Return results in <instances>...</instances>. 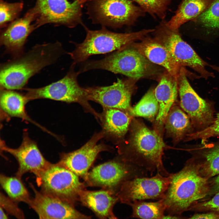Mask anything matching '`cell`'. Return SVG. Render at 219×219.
<instances>
[{
	"mask_svg": "<svg viewBox=\"0 0 219 219\" xmlns=\"http://www.w3.org/2000/svg\"><path fill=\"white\" fill-rule=\"evenodd\" d=\"M165 145L155 131L140 122L133 124L130 144L123 153L124 160L152 173L166 176L171 174L164 166L162 157Z\"/></svg>",
	"mask_w": 219,
	"mask_h": 219,
	"instance_id": "3",
	"label": "cell"
},
{
	"mask_svg": "<svg viewBox=\"0 0 219 219\" xmlns=\"http://www.w3.org/2000/svg\"><path fill=\"white\" fill-rule=\"evenodd\" d=\"M132 207L131 216L141 219H162L166 210L162 199L155 202L136 200L128 204Z\"/></svg>",
	"mask_w": 219,
	"mask_h": 219,
	"instance_id": "28",
	"label": "cell"
},
{
	"mask_svg": "<svg viewBox=\"0 0 219 219\" xmlns=\"http://www.w3.org/2000/svg\"><path fill=\"white\" fill-rule=\"evenodd\" d=\"M0 205L8 214L18 219H24L25 216L23 211L18 207V203L1 192Z\"/></svg>",
	"mask_w": 219,
	"mask_h": 219,
	"instance_id": "35",
	"label": "cell"
},
{
	"mask_svg": "<svg viewBox=\"0 0 219 219\" xmlns=\"http://www.w3.org/2000/svg\"><path fill=\"white\" fill-rule=\"evenodd\" d=\"M1 149L13 155L18 162L19 167L16 176L21 178L26 173H33L36 176L51 164L46 160L39 150L37 144L28 136L23 134L21 144L16 148H10L2 141Z\"/></svg>",
	"mask_w": 219,
	"mask_h": 219,
	"instance_id": "14",
	"label": "cell"
},
{
	"mask_svg": "<svg viewBox=\"0 0 219 219\" xmlns=\"http://www.w3.org/2000/svg\"><path fill=\"white\" fill-rule=\"evenodd\" d=\"M170 176H165L157 172L151 177H136L127 180L122 183L119 198L127 204L136 200L162 199L169 186Z\"/></svg>",
	"mask_w": 219,
	"mask_h": 219,
	"instance_id": "12",
	"label": "cell"
},
{
	"mask_svg": "<svg viewBox=\"0 0 219 219\" xmlns=\"http://www.w3.org/2000/svg\"><path fill=\"white\" fill-rule=\"evenodd\" d=\"M189 219H219V212L210 211L204 212H195Z\"/></svg>",
	"mask_w": 219,
	"mask_h": 219,
	"instance_id": "37",
	"label": "cell"
},
{
	"mask_svg": "<svg viewBox=\"0 0 219 219\" xmlns=\"http://www.w3.org/2000/svg\"><path fill=\"white\" fill-rule=\"evenodd\" d=\"M78 196L82 204L99 217L116 218L113 213L112 209L117 200L109 191L82 190Z\"/></svg>",
	"mask_w": 219,
	"mask_h": 219,
	"instance_id": "22",
	"label": "cell"
},
{
	"mask_svg": "<svg viewBox=\"0 0 219 219\" xmlns=\"http://www.w3.org/2000/svg\"><path fill=\"white\" fill-rule=\"evenodd\" d=\"M209 191L206 197L204 199L210 198L219 192V174L208 179Z\"/></svg>",
	"mask_w": 219,
	"mask_h": 219,
	"instance_id": "36",
	"label": "cell"
},
{
	"mask_svg": "<svg viewBox=\"0 0 219 219\" xmlns=\"http://www.w3.org/2000/svg\"><path fill=\"white\" fill-rule=\"evenodd\" d=\"M219 136V113L216 114L213 122L209 126L202 130L195 131L188 135L185 141L200 139L201 143L206 142L210 138Z\"/></svg>",
	"mask_w": 219,
	"mask_h": 219,
	"instance_id": "33",
	"label": "cell"
},
{
	"mask_svg": "<svg viewBox=\"0 0 219 219\" xmlns=\"http://www.w3.org/2000/svg\"><path fill=\"white\" fill-rule=\"evenodd\" d=\"M186 71L182 67L177 77L180 106L189 116L195 131L206 128L213 122L214 105L201 98L189 83Z\"/></svg>",
	"mask_w": 219,
	"mask_h": 219,
	"instance_id": "9",
	"label": "cell"
},
{
	"mask_svg": "<svg viewBox=\"0 0 219 219\" xmlns=\"http://www.w3.org/2000/svg\"><path fill=\"white\" fill-rule=\"evenodd\" d=\"M210 67L214 70L217 71L219 73V66L216 65H211Z\"/></svg>",
	"mask_w": 219,
	"mask_h": 219,
	"instance_id": "40",
	"label": "cell"
},
{
	"mask_svg": "<svg viewBox=\"0 0 219 219\" xmlns=\"http://www.w3.org/2000/svg\"><path fill=\"white\" fill-rule=\"evenodd\" d=\"M36 177L41 192L71 204L82 190L78 176L57 163H51Z\"/></svg>",
	"mask_w": 219,
	"mask_h": 219,
	"instance_id": "7",
	"label": "cell"
},
{
	"mask_svg": "<svg viewBox=\"0 0 219 219\" xmlns=\"http://www.w3.org/2000/svg\"><path fill=\"white\" fill-rule=\"evenodd\" d=\"M92 8L97 22L114 27L134 25L145 12L131 0H94Z\"/></svg>",
	"mask_w": 219,
	"mask_h": 219,
	"instance_id": "11",
	"label": "cell"
},
{
	"mask_svg": "<svg viewBox=\"0 0 219 219\" xmlns=\"http://www.w3.org/2000/svg\"><path fill=\"white\" fill-rule=\"evenodd\" d=\"M189 211L195 212H219V192L209 198L197 202L190 208Z\"/></svg>",
	"mask_w": 219,
	"mask_h": 219,
	"instance_id": "34",
	"label": "cell"
},
{
	"mask_svg": "<svg viewBox=\"0 0 219 219\" xmlns=\"http://www.w3.org/2000/svg\"><path fill=\"white\" fill-rule=\"evenodd\" d=\"M31 9L36 29L48 23L73 27L81 22L80 5L76 0L71 3L67 0H36Z\"/></svg>",
	"mask_w": 219,
	"mask_h": 219,
	"instance_id": "10",
	"label": "cell"
},
{
	"mask_svg": "<svg viewBox=\"0 0 219 219\" xmlns=\"http://www.w3.org/2000/svg\"><path fill=\"white\" fill-rule=\"evenodd\" d=\"M23 6L22 2L9 3L0 0V28L5 27L8 23L15 20L22 11Z\"/></svg>",
	"mask_w": 219,
	"mask_h": 219,
	"instance_id": "31",
	"label": "cell"
},
{
	"mask_svg": "<svg viewBox=\"0 0 219 219\" xmlns=\"http://www.w3.org/2000/svg\"><path fill=\"white\" fill-rule=\"evenodd\" d=\"M34 197L29 206L40 219H85L90 218L76 210L71 203L38 191L31 183Z\"/></svg>",
	"mask_w": 219,
	"mask_h": 219,
	"instance_id": "15",
	"label": "cell"
},
{
	"mask_svg": "<svg viewBox=\"0 0 219 219\" xmlns=\"http://www.w3.org/2000/svg\"><path fill=\"white\" fill-rule=\"evenodd\" d=\"M177 77L167 72L162 76L154 90L155 95L159 106L156 120L161 124L165 122L168 113L176 99L179 92Z\"/></svg>",
	"mask_w": 219,
	"mask_h": 219,
	"instance_id": "21",
	"label": "cell"
},
{
	"mask_svg": "<svg viewBox=\"0 0 219 219\" xmlns=\"http://www.w3.org/2000/svg\"><path fill=\"white\" fill-rule=\"evenodd\" d=\"M165 122L167 132L177 142L185 140L188 135L195 132L189 116L177 106L172 107Z\"/></svg>",
	"mask_w": 219,
	"mask_h": 219,
	"instance_id": "23",
	"label": "cell"
},
{
	"mask_svg": "<svg viewBox=\"0 0 219 219\" xmlns=\"http://www.w3.org/2000/svg\"><path fill=\"white\" fill-rule=\"evenodd\" d=\"M159 106L155 97L154 90H149L141 100L129 110L133 116L153 118L158 112Z\"/></svg>",
	"mask_w": 219,
	"mask_h": 219,
	"instance_id": "29",
	"label": "cell"
},
{
	"mask_svg": "<svg viewBox=\"0 0 219 219\" xmlns=\"http://www.w3.org/2000/svg\"><path fill=\"white\" fill-rule=\"evenodd\" d=\"M64 52L58 42L36 44L26 53L2 64L0 70L1 89H23L31 77L55 62Z\"/></svg>",
	"mask_w": 219,
	"mask_h": 219,
	"instance_id": "1",
	"label": "cell"
},
{
	"mask_svg": "<svg viewBox=\"0 0 219 219\" xmlns=\"http://www.w3.org/2000/svg\"><path fill=\"white\" fill-rule=\"evenodd\" d=\"M155 29H143L137 32L120 33L109 31L105 28L97 30L86 29V36L80 43H76L75 50L68 53L73 59V64L85 62L89 57L95 54L112 52L141 40Z\"/></svg>",
	"mask_w": 219,
	"mask_h": 219,
	"instance_id": "4",
	"label": "cell"
},
{
	"mask_svg": "<svg viewBox=\"0 0 219 219\" xmlns=\"http://www.w3.org/2000/svg\"><path fill=\"white\" fill-rule=\"evenodd\" d=\"M72 64L67 75L61 79L48 85L37 88H24L27 101L48 99L68 103H77L91 111L85 88L79 85L77 77L79 74L74 70Z\"/></svg>",
	"mask_w": 219,
	"mask_h": 219,
	"instance_id": "8",
	"label": "cell"
},
{
	"mask_svg": "<svg viewBox=\"0 0 219 219\" xmlns=\"http://www.w3.org/2000/svg\"><path fill=\"white\" fill-rule=\"evenodd\" d=\"M131 44L112 52L102 59L84 62L79 72L102 69L133 79L151 75L154 71L152 63Z\"/></svg>",
	"mask_w": 219,
	"mask_h": 219,
	"instance_id": "5",
	"label": "cell"
},
{
	"mask_svg": "<svg viewBox=\"0 0 219 219\" xmlns=\"http://www.w3.org/2000/svg\"><path fill=\"white\" fill-rule=\"evenodd\" d=\"M208 179L200 174L191 158L182 169L171 173L170 183L163 201L168 214L181 216L197 202L203 200L209 191Z\"/></svg>",
	"mask_w": 219,
	"mask_h": 219,
	"instance_id": "2",
	"label": "cell"
},
{
	"mask_svg": "<svg viewBox=\"0 0 219 219\" xmlns=\"http://www.w3.org/2000/svg\"><path fill=\"white\" fill-rule=\"evenodd\" d=\"M185 217H183L182 216H180L176 215H173L169 214L164 215L162 219H180L184 218Z\"/></svg>",
	"mask_w": 219,
	"mask_h": 219,
	"instance_id": "38",
	"label": "cell"
},
{
	"mask_svg": "<svg viewBox=\"0 0 219 219\" xmlns=\"http://www.w3.org/2000/svg\"><path fill=\"white\" fill-rule=\"evenodd\" d=\"M28 102L25 95L13 90L1 89L0 106L3 112L10 116L20 118L30 122L47 131L44 128L33 120L27 114L25 106Z\"/></svg>",
	"mask_w": 219,
	"mask_h": 219,
	"instance_id": "24",
	"label": "cell"
},
{
	"mask_svg": "<svg viewBox=\"0 0 219 219\" xmlns=\"http://www.w3.org/2000/svg\"><path fill=\"white\" fill-rule=\"evenodd\" d=\"M34 14L31 9L22 18L12 22L1 33V45L13 57L24 53V45L29 35L36 29L34 25Z\"/></svg>",
	"mask_w": 219,
	"mask_h": 219,
	"instance_id": "17",
	"label": "cell"
},
{
	"mask_svg": "<svg viewBox=\"0 0 219 219\" xmlns=\"http://www.w3.org/2000/svg\"><path fill=\"white\" fill-rule=\"evenodd\" d=\"M77 3L79 5H81L86 2L90 0H76Z\"/></svg>",
	"mask_w": 219,
	"mask_h": 219,
	"instance_id": "41",
	"label": "cell"
},
{
	"mask_svg": "<svg viewBox=\"0 0 219 219\" xmlns=\"http://www.w3.org/2000/svg\"><path fill=\"white\" fill-rule=\"evenodd\" d=\"M0 183L2 189L11 199L18 203L23 202L29 205L32 198L21 178L16 176L9 177L1 174Z\"/></svg>",
	"mask_w": 219,
	"mask_h": 219,
	"instance_id": "27",
	"label": "cell"
},
{
	"mask_svg": "<svg viewBox=\"0 0 219 219\" xmlns=\"http://www.w3.org/2000/svg\"><path fill=\"white\" fill-rule=\"evenodd\" d=\"M204 26L211 29H219V0H213L208 7L197 18Z\"/></svg>",
	"mask_w": 219,
	"mask_h": 219,
	"instance_id": "32",
	"label": "cell"
},
{
	"mask_svg": "<svg viewBox=\"0 0 219 219\" xmlns=\"http://www.w3.org/2000/svg\"><path fill=\"white\" fill-rule=\"evenodd\" d=\"M137 3L145 12L154 17L164 19L172 0H131Z\"/></svg>",
	"mask_w": 219,
	"mask_h": 219,
	"instance_id": "30",
	"label": "cell"
},
{
	"mask_svg": "<svg viewBox=\"0 0 219 219\" xmlns=\"http://www.w3.org/2000/svg\"><path fill=\"white\" fill-rule=\"evenodd\" d=\"M131 45L152 63L162 66L171 75L178 76L182 67L176 63L167 48L155 38L145 37L141 42Z\"/></svg>",
	"mask_w": 219,
	"mask_h": 219,
	"instance_id": "20",
	"label": "cell"
},
{
	"mask_svg": "<svg viewBox=\"0 0 219 219\" xmlns=\"http://www.w3.org/2000/svg\"><path fill=\"white\" fill-rule=\"evenodd\" d=\"M0 219H4L8 218V216L4 211V209L1 207H0Z\"/></svg>",
	"mask_w": 219,
	"mask_h": 219,
	"instance_id": "39",
	"label": "cell"
},
{
	"mask_svg": "<svg viewBox=\"0 0 219 219\" xmlns=\"http://www.w3.org/2000/svg\"><path fill=\"white\" fill-rule=\"evenodd\" d=\"M153 32L155 39L167 48L180 67H188L205 79L214 77L206 69L208 64L182 40L178 30L170 28L163 21Z\"/></svg>",
	"mask_w": 219,
	"mask_h": 219,
	"instance_id": "6",
	"label": "cell"
},
{
	"mask_svg": "<svg viewBox=\"0 0 219 219\" xmlns=\"http://www.w3.org/2000/svg\"><path fill=\"white\" fill-rule=\"evenodd\" d=\"M186 150L191 155L202 176L209 179L219 174V141L192 145Z\"/></svg>",
	"mask_w": 219,
	"mask_h": 219,
	"instance_id": "18",
	"label": "cell"
},
{
	"mask_svg": "<svg viewBox=\"0 0 219 219\" xmlns=\"http://www.w3.org/2000/svg\"><path fill=\"white\" fill-rule=\"evenodd\" d=\"M213 0H183L175 15L168 22L167 26L179 30L184 23L198 17L208 7Z\"/></svg>",
	"mask_w": 219,
	"mask_h": 219,
	"instance_id": "25",
	"label": "cell"
},
{
	"mask_svg": "<svg viewBox=\"0 0 219 219\" xmlns=\"http://www.w3.org/2000/svg\"><path fill=\"white\" fill-rule=\"evenodd\" d=\"M129 165L116 161L106 162L94 168L86 178L93 185L113 187L126 181L132 172Z\"/></svg>",
	"mask_w": 219,
	"mask_h": 219,
	"instance_id": "19",
	"label": "cell"
},
{
	"mask_svg": "<svg viewBox=\"0 0 219 219\" xmlns=\"http://www.w3.org/2000/svg\"><path fill=\"white\" fill-rule=\"evenodd\" d=\"M103 135L96 134L80 148L62 154L57 163L78 176L86 178L88 170L99 154L107 149L104 144L97 143Z\"/></svg>",
	"mask_w": 219,
	"mask_h": 219,
	"instance_id": "16",
	"label": "cell"
},
{
	"mask_svg": "<svg viewBox=\"0 0 219 219\" xmlns=\"http://www.w3.org/2000/svg\"><path fill=\"white\" fill-rule=\"evenodd\" d=\"M85 89L88 100L97 102L104 108L123 111H129L131 108L133 86L130 80L118 78L109 86L88 87Z\"/></svg>",
	"mask_w": 219,
	"mask_h": 219,
	"instance_id": "13",
	"label": "cell"
},
{
	"mask_svg": "<svg viewBox=\"0 0 219 219\" xmlns=\"http://www.w3.org/2000/svg\"><path fill=\"white\" fill-rule=\"evenodd\" d=\"M103 117L105 131L115 137L120 138L127 132L130 123V117L120 109L105 108Z\"/></svg>",
	"mask_w": 219,
	"mask_h": 219,
	"instance_id": "26",
	"label": "cell"
}]
</instances>
